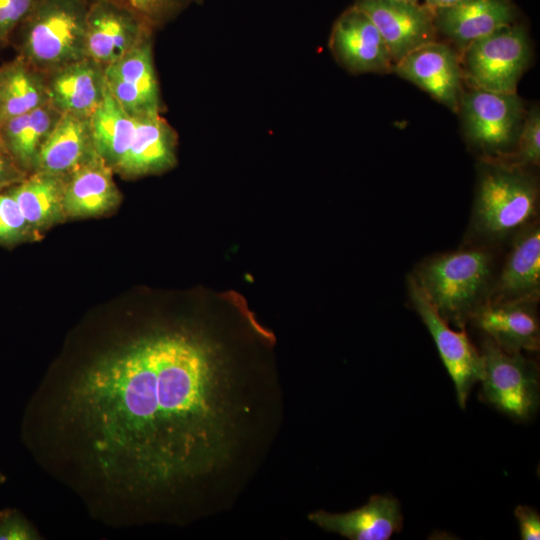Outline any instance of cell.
Returning <instances> with one entry per match:
<instances>
[{"label":"cell","instance_id":"cell-27","mask_svg":"<svg viewBox=\"0 0 540 540\" xmlns=\"http://www.w3.org/2000/svg\"><path fill=\"white\" fill-rule=\"evenodd\" d=\"M508 159L524 167L539 165L540 113L537 106L532 107L524 116L515 150Z\"/></svg>","mask_w":540,"mask_h":540},{"label":"cell","instance_id":"cell-10","mask_svg":"<svg viewBox=\"0 0 540 540\" xmlns=\"http://www.w3.org/2000/svg\"><path fill=\"white\" fill-rule=\"evenodd\" d=\"M354 5L377 27L394 63L436 41L434 12L427 5L404 0H357Z\"/></svg>","mask_w":540,"mask_h":540},{"label":"cell","instance_id":"cell-4","mask_svg":"<svg viewBox=\"0 0 540 540\" xmlns=\"http://www.w3.org/2000/svg\"><path fill=\"white\" fill-rule=\"evenodd\" d=\"M88 0H38L14 31L17 56L51 72L86 55Z\"/></svg>","mask_w":540,"mask_h":540},{"label":"cell","instance_id":"cell-32","mask_svg":"<svg viewBox=\"0 0 540 540\" xmlns=\"http://www.w3.org/2000/svg\"><path fill=\"white\" fill-rule=\"evenodd\" d=\"M23 172L6 148L0 135V184L10 187L25 179Z\"/></svg>","mask_w":540,"mask_h":540},{"label":"cell","instance_id":"cell-21","mask_svg":"<svg viewBox=\"0 0 540 540\" xmlns=\"http://www.w3.org/2000/svg\"><path fill=\"white\" fill-rule=\"evenodd\" d=\"M113 172L112 167L96 154L68 174L63 193L66 216H94L114 208L121 196Z\"/></svg>","mask_w":540,"mask_h":540},{"label":"cell","instance_id":"cell-24","mask_svg":"<svg viewBox=\"0 0 540 540\" xmlns=\"http://www.w3.org/2000/svg\"><path fill=\"white\" fill-rule=\"evenodd\" d=\"M64 180L65 177L33 172L9 187L32 230L51 226L66 216Z\"/></svg>","mask_w":540,"mask_h":540},{"label":"cell","instance_id":"cell-13","mask_svg":"<svg viewBox=\"0 0 540 540\" xmlns=\"http://www.w3.org/2000/svg\"><path fill=\"white\" fill-rule=\"evenodd\" d=\"M104 76L107 89L129 115L160 112L151 39L105 66Z\"/></svg>","mask_w":540,"mask_h":540},{"label":"cell","instance_id":"cell-36","mask_svg":"<svg viewBox=\"0 0 540 540\" xmlns=\"http://www.w3.org/2000/svg\"><path fill=\"white\" fill-rule=\"evenodd\" d=\"M404 1H409V2H414V3H419V0H404Z\"/></svg>","mask_w":540,"mask_h":540},{"label":"cell","instance_id":"cell-29","mask_svg":"<svg viewBox=\"0 0 540 540\" xmlns=\"http://www.w3.org/2000/svg\"><path fill=\"white\" fill-rule=\"evenodd\" d=\"M38 0H0V45L10 42L19 24Z\"/></svg>","mask_w":540,"mask_h":540},{"label":"cell","instance_id":"cell-23","mask_svg":"<svg viewBox=\"0 0 540 540\" xmlns=\"http://www.w3.org/2000/svg\"><path fill=\"white\" fill-rule=\"evenodd\" d=\"M48 103L46 76L18 56L0 67V125Z\"/></svg>","mask_w":540,"mask_h":540},{"label":"cell","instance_id":"cell-30","mask_svg":"<svg viewBox=\"0 0 540 540\" xmlns=\"http://www.w3.org/2000/svg\"><path fill=\"white\" fill-rule=\"evenodd\" d=\"M42 539L34 525L17 509L0 511V540Z\"/></svg>","mask_w":540,"mask_h":540},{"label":"cell","instance_id":"cell-6","mask_svg":"<svg viewBox=\"0 0 540 540\" xmlns=\"http://www.w3.org/2000/svg\"><path fill=\"white\" fill-rule=\"evenodd\" d=\"M482 336V399L516 421H527L540 403L538 363L522 352H506L490 338Z\"/></svg>","mask_w":540,"mask_h":540},{"label":"cell","instance_id":"cell-18","mask_svg":"<svg viewBox=\"0 0 540 540\" xmlns=\"http://www.w3.org/2000/svg\"><path fill=\"white\" fill-rule=\"evenodd\" d=\"M308 518L322 529L350 540H388L403 526L400 503L390 495H373L363 506L345 513L320 510Z\"/></svg>","mask_w":540,"mask_h":540},{"label":"cell","instance_id":"cell-8","mask_svg":"<svg viewBox=\"0 0 540 540\" xmlns=\"http://www.w3.org/2000/svg\"><path fill=\"white\" fill-rule=\"evenodd\" d=\"M410 303L431 334L441 360L451 377L460 408L465 409L470 390L480 382L483 360L464 328L454 330L426 299L413 278L407 277Z\"/></svg>","mask_w":540,"mask_h":540},{"label":"cell","instance_id":"cell-34","mask_svg":"<svg viewBox=\"0 0 540 540\" xmlns=\"http://www.w3.org/2000/svg\"><path fill=\"white\" fill-rule=\"evenodd\" d=\"M5 481H6V477H5V475L2 473V471L0 470V485L3 484Z\"/></svg>","mask_w":540,"mask_h":540},{"label":"cell","instance_id":"cell-15","mask_svg":"<svg viewBox=\"0 0 540 540\" xmlns=\"http://www.w3.org/2000/svg\"><path fill=\"white\" fill-rule=\"evenodd\" d=\"M437 33L455 45L460 54L472 42L513 24L510 0H460L433 10Z\"/></svg>","mask_w":540,"mask_h":540},{"label":"cell","instance_id":"cell-2","mask_svg":"<svg viewBox=\"0 0 540 540\" xmlns=\"http://www.w3.org/2000/svg\"><path fill=\"white\" fill-rule=\"evenodd\" d=\"M539 184L527 167L481 159L462 246L496 249L538 221Z\"/></svg>","mask_w":540,"mask_h":540},{"label":"cell","instance_id":"cell-35","mask_svg":"<svg viewBox=\"0 0 540 540\" xmlns=\"http://www.w3.org/2000/svg\"><path fill=\"white\" fill-rule=\"evenodd\" d=\"M6 188H8V187L5 186V185L0 184V192H2L3 190H5Z\"/></svg>","mask_w":540,"mask_h":540},{"label":"cell","instance_id":"cell-33","mask_svg":"<svg viewBox=\"0 0 540 540\" xmlns=\"http://www.w3.org/2000/svg\"><path fill=\"white\" fill-rule=\"evenodd\" d=\"M460 0H425V5H427L430 9L435 10L439 8L449 7Z\"/></svg>","mask_w":540,"mask_h":540},{"label":"cell","instance_id":"cell-25","mask_svg":"<svg viewBox=\"0 0 540 540\" xmlns=\"http://www.w3.org/2000/svg\"><path fill=\"white\" fill-rule=\"evenodd\" d=\"M97 154L115 171L126 155L135 132V117L129 115L106 86L102 102L91 115Z\"/></svg>","mask_w":540,"mask_h":540},{"label":"cell","instance_id":"cell-19","mask_svg":"<svg viewBox=\"0 0 540 540\" xmlns=\"http://www.w3.org/2000/svg\"><path fill=\"white\" fill-rule=\"evenodd\" d=\"M96 154L91 116L61 114L37 154L33 172L66 177Z\"/></svg>","mask_w":540,"mask_h":540},{"label":"cell","instance_id":"cell-7","mask_svg":"<svg viewBox=\"0 0 540 540\" xmlns=\"http://www.w3.org/2000/svg\"><path fill=\"white\" fill-rule=\"evenodd\" d=\"M531 60V44L520 25H508L469 44L460 53L463 78L470 87L516 93Z\"/></svg>","mask_w":540,"mask_h":540},{"label":"cell","instance_id":"cell-17","mask_svg":"<svg viewBox=\"0 0 540 540\" xmlns=\"http://www.w3.org/2000/svg\"><path fill=\"white\" fill-rule=\"evenodd\" d=\"M45 76L48 102L61 114L91 116L106 91L104 67L88 57Z\"/></svg>","mask_w":540,"mask_h":540},{"label":"cell","instance_id":"cell-20","mask_svg":"<svg viewBox=\"0 0 540 540\" xmlns=\"http://www.w3.org/2000/svg\"><path fill=\"white\" fill-rule=\"evenodd\" d=\"M135 117L131 145L115 170L135 177L164 171L175 163L176 136L160 112Z\"/></svg>","mask_w":540,"mask_h":540},{"label":"cell","instance_id":"cell-9","mask_svg":"<svg viewBox=\"0 0 540 540\" xmlns=\"http://www.w3.org/2000/svg\"><path fill=\"white\" fill-rule=\"evenodd\" d=\"M154 28L108 0H88L86 55L103 67L151 39Z\"/></svg>","mask_w":540,"mask_h":540},{"label":"cell","instance_id":"cell-11","mask_svg":"<svg viewBox=\"0 0 540 540\" xmlns=\"http://www.w3.org/2000/svg\"><path fill=\"white\" fill-rule=\"evenodd\" d=\"M392 72L458 112L464 78L460 54L450 45L438 41L423 45L395 63Z\"/></svg>","mask_w":540,"mask_h":540},{"label":"cell","instance_id":"cell-3","mask_svg":"<svg viewBox=\"0 0 540 540\" xmlns=\"http://www.w3.org/2000/svg\"><path fill=\"white\" fill-rule=\"evenodd\" d=\"M496 249L461 246L418 263L409 274L438 314L462 329L490 297Z\"/></svg>","mask_w":540,"mask_h":540},{"label":"cell","instance_id":"cell-5","mask_svg":"<svg viewBox=\"0 0 540 540\" xmlns=\"http://www.w3.org/2000/svg\"><path fill=\"white\" fill-rule=\"evenodd\" d=\"M464 135L482 159L507 160L513 154L525 111L517 93L471 87L462 91L458 112Z\"/></svg>","mask_w":540,"mask_h":540},{"label":"cell","instance_id":"cell-1","mask_svg":"<svg viewBox=\"0 0 540 540\" xmlns=\"http://www.w3.org/2000/svg\"><path fill=\"white\" fill-rule=\"evenodd\" d=\"M231 384L208 341L151 332L41 382L23 440L92 515L126 525L224 462Z\"/></svg>","mask_w":540,"mask_h":540},{"label":"cell","instance_id":"cell-16","mask_svg":"<svg viewBox=\"0 0 540 540\" xmlns=\"http://www.w3.org/2000/svg\"><path fill=\"white\" fill-rule=\"evenodd\" d=\"M470 323L506 352L539 350L537 303L488 301L475 312Z\"/></svg>","mask_w":540,"mask_h":540},{"label":"cell","instance_id":"cell-28","mask_svg":"<svg viewBox=\"0 0 540 540\" xmlns=\"http://www.w3.org/2000/svg\"><path fill=\"white\" fill-rule=\"evenodd\" d=\"M30 230L32 229L9 187L0 192V242L19 241L27 236Z\"/></svg>","mask_w":540,"mask_h":540},{"label":"cell","instance_id":"cell-12","mask_svg":"<svg viewBox=\"0 0 540 540\" xmlns=\"http://www.w3.org/2000/svg\"><path fill=\"white\" fill-rule=\"evenodd\" d=\"M329 47L335 59L351 73H388L395 65L379 30L355 5L336 20Z\"/></svg>","mask_w":540,"mask_h":540},{"label":"cell","instance_id":"cell-14","mask_svg":"<svg viewBox=\"0 0 540 540\" xmlns=\"http://www.w3.org/2000/svg\"><path fill=\"white\" fill-rule=\"evenodd\" d=\"M510 243L511 246L503 264L496 272L488 301L538 303L540 297L539 220L518 233Z\"/></svg>","mask_w":540,"mask_h":540},{"label":"cell","instance_id":"cell-22","mask_svg":"<svg viewBox=\"0 0 540 540\" xmlns=\"http://www.w3.org/2000/svg\"><path fill=\"white\" fill-rule=\"evenodd\" d=\"M61 117L49 102L0 125L1 138L18 167L34 171L37 154Z\"/></svg>","mask_w":540,"mask_h":540},{"label":"cell","instance_id":"cell-26","mask_svg":"<svg viewBox=\"0 0 540 540\" xmlns=\"http://www.w3.org/2000/svg\"><path fill=\"white\" fill-rule=\"evenodd\" d=\"M135 13L153 28L176 17L197 0H108Z\"/></svg>","mask_w":540,"mask_h":540},{"label":"cell","instance_id":"cell-31","mask_svg":"<svg viewBox=\"0 0 540 540\" xmlns=\"http://www.w3.org/2000/svg\"><path fill=\"white\" fill-rule=\"evenodd\" d=\"M523 540L540 539V516L532 507L519 505L514 511Z\"/></svg>","mask_w":540,"mask_h":540}]
</instances>
